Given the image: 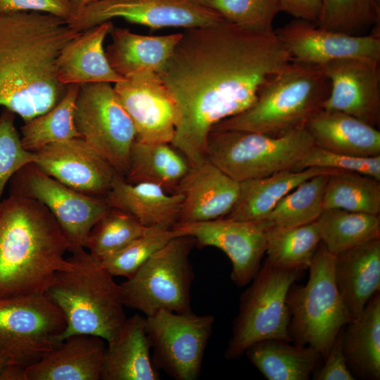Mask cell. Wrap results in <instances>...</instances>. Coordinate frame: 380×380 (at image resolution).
<instances>
[{
  "label": "cell",
  "instance_id": "cell-41",
  "mask_svg": "<svg viewBox=\"0 0 380 380\" xmlns=\"http://www.w3.org/2000/svg\"><path fill=\"white\" fill-rule=\"evenodd\" d=\"M34 161V153L22 145L15 125L14 113L6 108L0 115V201L13 175Z\"/></svg>",
  "mask_w": 380,
  "mask_h": 380
},
{
  "label": "cell",
  "instance_id": "cell-26",
  "mask_svg": "<svg viewBox=\"0 0 380 380\" xmlns=\"http://www.w3.org/2000/svg\"><path fill=\"white\" fill-rule=\"evenodd\" d=\"M106 55L114 71L125 78L143 72L159 73L172 55L182 32L161 36L133 33L113 28Z\"/></svg>",
  "mask_w": 380,
  "mask_h": 380
},
{
  "label": "cell",
  "instance_id": "cell-8",
  "mask_svg": "<svg viewBox=\"0 0 380 380\" xmlns=\"http://www.w3.org/2000/svg\"><path fill=\"white\" fill-rule=\"evenodd\" d=\"M301 272L265 260L240 298L239 310L224 353L226 359L241 357L249 346L260 341L293 342L287 295Z\"/></svg>",
  "mask_w": 380,
  "mask_h": 380
},
{
  "label": "cell",
  "instance_id": "cell-19",
  "mask_svg": "<svg viewBox=\"0 0 380 380\" xmlns=\"http://www.w3.org/2000/svg\"><path fill=\"white\" fill-rule=\"evenodd\" d=\"M379 61L348 58L322 67L329 81L322 109L339 111L376 127L380 122Z\"/></svg>",
  "mask_w": 380,
  "mask_h": 380
},
{
  "label": "cell",
  "instance_id": "cell-35",
  "mask_svg": "<svg viewBox=\"0 0 380 380\" xmlns=\"http://www.w3.org/2000/svg\"><path fill=\"white\" fill-rule=\"evenodd\" d=\"M79 85H69L62 99L51 109L21 127L20 140L25 149L35 151L48 144L80 137L74 123Z\"/></svg>",
  "mask_w": 380,
  "mask_h": 380
},
{
  "label": "cell",
  "instance_id": "cell-25",
  "mask_svg": "<svg viewBox=\"0 0 380 380\" xmlns=\"http://www.w3.org/2000/svg\"><path fill=\"white\" fill-rule=\"evenodd\" d=\"M108 205L127 213L146 227L170 229L179 222L182 196L147 182L128 183L117 174L105 196Z\"/></svg>",
  "mask_w": 380,
  "mask_h": 380
},
{
  "label": "cell",
  "instance_id": "cell-40",
  "mask_svg": "<svg viewBox=\"0 0 380 380\" xmlns=\"http://www.w3.org/2000/svg\"><path fill=\"white\" fill-rule=\"evenodd\" d=\"M224 20L239 27L257 31L273 30V21L281 12L280 0H198Z\"/></svg>",
  "mask_w": 380,
  "mask_h": 380
},
{
  "label": "cell",
  "instance_id": "cell-3",
  "mask_svg": "<svg viewBox=\"0 0 380 380\" xmlns=\"http://www.w3.org/2000/svg\"><path fill=\"white\" fill-rule=\"evenodd\" d=\"M69 251L43 204L15 195L0 201V299L45 294Z\"/></svg>",
  "mask_w": 380,
  "mask_h": 380
},
{
  "label": "cell",
  "instance_id": "cell-9",
  "mask_svg": "<svg viewBox=\"0 0 380 380\" xmlns=\"http://www.w3.org/2000/svg\"><path fill=\"white\" fill-rule=\"evenodd\" d=\"M195 244L192 237L175 236L153 253L120 284L125 307L137 310L145 317L163 310L191 312L194 274L189 255Z\"/></svg>",
  "mask_w": 380,
  "mask_h": 380
},
{
  "label": "cell",
  "instance_id": "cell-2",
  "mask_svg": "<svg viewBox=\"0 0 380 380\" xmlns=\"http://www.w3.org/2000/svg\"><path fill=\"white\" fill-rule=\"evenodd\" d=\"M81 32L49 13L0 14V106L24 122L54 107L68 89L58 79V57Z\"/></svg>",
  "mask_w": 380,
  "mask_h": 380
},
{
  "label": "cell",
  "instance_id": "cell-15",
  "mask_svg": "<svg viewBox=\"0 0 380 380\" xmlns=\"http://www.w3.org/2000/svg\"><path fill=\"white\" fill-rule=\"evenodd\" d=\"M267 223L232 220L177 223L172 229L177 236L192 237L200 247L220 249L229 258L232 281L241 287L251 283L261 267L266 250Z\"/></svg>",
  "mask_w": 380,
  "mask_h": 380
},
{
  "label": "cell",
  "instance_id": "cell-24",
  "mask_svg": "<svg viewBox=\"0 0 380 380\" xmlns=\"http://www.w3.org/2000/svg\"><path fill=\"white\" fill-rule=\"evenodd\" d=\"M334 279L351 321L380 289V238L336 255Z\"/></svg>",
  "mask_w": 380,
  "mask_h": 380
},
{
  "label": "cell",
  "instance_id": "cell-21",
  "mask_svg": "<svg viewBox=\"0 0 380 380\" xmlns=\"http://www.w3.org/2000/svg\"><path fill=\"white\" fill-rule=\"evenodd\" d=\"M106 346L99 336H70L26 367V380H99Z\"/></svg>",
  "mask_w": 380,
  "mask_h": 380
},
{
  "label": "cell",
  "instance_id": "cell-22",
  "mask_svg": "<svg viewBox=\"0 0 380 380\" xmlns=\"http://www.w3.org/2000/svg\"><path fill=\"white\" fill-rule=\"evenodd\" d=\"M106 343L100 379H160L152 360L145 317L135 314L127 318L116 334Z\"/></svg>",
  "mask_w": 380,
  "mask_h": 380
},
{
  "label": "cell",
  "instance_id": "cell-7",
  "mask_svg": "<svg viewBox=\"0 0 380 380\" xmlns=\"http://www.w3.org/2000/svg\"><path fill=\"white\" fill-rule=\"evenodd\" d=\"M336 255L321 242L303 286H291L287 295L290 333L298 344L317 350L324 360L341 329L351 319L334 279Z\"/></svg>",
  "mask_w": 380,
  "mask_h": 380
},
{
  "label": "cell",
  "instance_id": "cell-28",
  "mask_svg": "<svg viewBox=\"0 0 380 380\" xmlns=\"http://www.w3.org/2000/svg\"><path fill=\"white\" fill-rule=\"evenodd\" d=\"M337 170L308 167L285 170L273 175L239 182L238 198L224 217L240 221H262L278 202L303 182L320 174Z\"/></svg>",
  "mask_w": 380,
  "mask_h": 380
},
{
  "label": "cell",
  "instance_id": "cell-47",
  "mask_svg": "<svg viewBox=\"0 0 380 380\" xmlns=\"http://www.w3.org/2000/svg\"><path fill=\"white\" fill-rule=\"evenodd\" d=\"M10 365L7 360L0 353V380H1L4 371Z\"/></svg>",
  "mask_w": 380,
  "mask_h": 380
},
{
  "label": "cell",
  "instance_id": "cell-32",
  "mask_svg": "<svg viewBox=\"0 0 380 380\" xmlns=\"http://www.w3.org/2000/svg\"><path fill=\"white\" fill-rule=\"evenodd\" d=\"M316 222L321 242L334 255L380 238L379 215L329 209Z\"/></svg>",
  "mask_w": 380,
  "mask_h": 380
},
{
  "label": "cell",
  "instance_id": "cell-46",
  "mask_svg": "<svg viewBox=\"0 0 380 380\" xmlns=\"http://www.w3.org/2000/svg\"><path fill=\"white\" fill-rule=\"evenodd\" d=\"M70 1L77 14V13L79 11H80L82 8L96 1L97 0H70Z\"/></svg>",
  "mask_w": 380,
  "mask_h": 380
},
{
  "label": "cell",
  "instance_id": "cell-31",
  "mask_svg": "<svg viewBox=\"0 0 380 380\" xmlns=\"http://www.w3.org/2000/svg\"><path fill=\"white\" fill-rule=\"evenodd\" d=\"M344 328L343 346L348 365L370 379H380V295L374 293L360 315Z\"/></svg>",
  "mask_w": 380,
  "mask_h": 380
},
{
  "label": "cell",
  "instance_id": "cell-18",
  "mask_svg": "<svg viewBox=\"0 0 380 380\" xmlns=\"http://www.w3.org/2000/svg\"><path fill=\"white\" fill-rule=\"evenodd\" d=\"M32 163L40 170L82 194L105 197L118 174L84 139L75 137L35 151Z\"/></svg>",
  "mask_w": 380,
  "mask_h": 380
},
{
  "label": "cell",
  "instance_id": "cell-44",
  "mask_svg": "<svg viewBox=\"0 0 380 380\" xmlns=\"http://www.w3.org/2000/svg\"><path fill=\"white\" fill-rule=\"evenodd\" d=\"M343 327L335 338L331 349L324 359V364L312 372L315 380H354L355 378L349 369L343 346Z\"/></svg>",
  "mask_w": 380,
  "mask_h": 380
},
{
  "label": "cell",
  "instance_id": "cell-38",
  "mask_svg": "<svg viewBox=\"0 0 380 380\" xmlns=\"http://www.w3.org/2000/svg\"><path fill=\"white\" fill-rule=\"evenodd\" d=\"M380 0H322L316 23L325 30L354 34L371 26L377 28Z\"/></svg>",
  "mask_w": 380,
  "mask_h": 380
},
{
  "label": "cell",
  "instance_id": "cell-27",
  "mask_svg": "<svg viewBox=\"0 0 380 380\" xmlns=\"http://www.w3.org/2000/svg\"><path fill=\"white\" fill-rule=\"evenodd\" d=\"M305 128L315 144L324 149L350 156H380V132L346 113L322 109Z\"/></svg>",
  "mask_w": 380,
  "mask_h": 380
},
{
  "label": "cell",
  "instance_id": "cell-33",
  "mask_svg": "<svg viewBox=\"0 0 380 380\" xmlns=\"http://www.w3.org/2000/svg\"><path fill=\"white\" fill-rule=\"evenodd\" d=\"M321 243L316 221L293 227H267V260L286 269H308Z\"/></svg>",
  "mask_w": 380,
  "mask_h": 380
},
{
  "label": "cell",
  "instance_id": "cell-13",
  "mask_svg": "<svg viewBox=\"0 0 380 380\" xmlns=\"http://www.w3.org/2000/svg\"><path fill=\"white\" fill-rule=\"evenodd\" d=\"M145 319L156 367L176 380H196L215 317L163 310Z\"/></svg>",
  "mask_w": 380,
  "mask_h": 380
},
{
  "label": "cell",
  "instance_id": "cell-17",
  "mask_svg": "<svg viewBox=\"0 0 380 380\" xmlns=\"http://www.w3.org/2000/svg\"><path fill=\"white\" fill-rule=\"evenodd\" d=\"M291 61L322 66L348 58L380 61L379 34L355 35L295 19L277 31Z\"/></svg>",
  "mask_w": 380,
  "mask_h": 380
},
{
  "label": "cell",
  "instance_id": "cell-14",
  "mask_svg": "<svg viewBox=\"0 0 380 380\" xmlns=\"http://www.w3.org/2000/svg\"><path fill=\"white\" fill-rule=\"evenodd\" d=\"M116 18L151 29L186 30L224 21L198 0H97L79 11L68 23L83 32Z\"/></svg>",
  "mask_w": 380,
  "mask_h": 380
},
{
  "label": "cell",
  "instance_id": "cell-42",
  "mask_svg": "<svg viewBox=\"0 0 380 380\" xmlns=\"http://www.w3.org/2000/svg\"><path fill=\"white\" fill-rule=\"evenodd\" d=\"M308 167L358 173L380 180V156H355L330 151L315 145L302 158L296 170Z\"/></svg>",
  "mask_w": 380,
  "mask_h": 380
},
{
  "label": "cell",
  "instance_id": "cell-20",
  "mask_svg": "<svg viewBox=\"0 0 380 380\" xmlns=\"http://www.w3.org/2000/svg\"><path fill=\"white\" fill-rule=\"evenodd\" d=\"M239 186V182L208 159L190 166L175 191L182 196L178 222H206L225 217L238 198Z\"/></svg>",
  "mask_w": 380,
  "mask_h": 380
},
{
  "label": "cell",
  "instance_id": "cell-30",
  "mask_svg": "<svg viewBox=\"0 0 380 380\" xmlns=\"http://www.w3.org/2000/svg\"><path fill=\"white\" fill-rule=\"evenodd\" d=\"M189 168L186 158L171 144L135 140L123 177L128 183H151L175 192Z\"/></svg>",
  "mask_w": 380,
  "mask_h": 380
},
{
  "label": "cell",
  "instance_id": "cell-34",
  "mask_svg": "<svg viewBox=\"0 0 380 380\" xmlns=\"http://www.w3.org/2000/svg\"><path fill=\"white\" fill-rule=\"evenodd\" d=\"M323 209H341L379 215L380 180L341 170L330 174L325 186Z\"/></svg>",
  "mask_w": 380,
  "mask_h": 380
},
{
  "label": "cell",
  "instance_id": "cell-16",
  "mask_svg": "<svg viewBox=\"0 0 380 380\" xmlns=\"http://www.w3.org/2000/svg\"><path fill=\"white\" fill-rule=\"evenodd\" d=\"M114 89L134 124L136 141L171 144L179 112L158 73L132 75L115 84Z\"/></svg>",
  "mask_w": 380,
  "mask_h": 380
},
{
  "label": "cell",
  "instance_id": "cell-29",
  "mask_svg": "<svg viewBox=\"0 0 380 380\" xmlns=\"http://www.w3.org/2000/svg\"><path fill=\"white\" fill-rule=\"evenodd\" d=\"M244 354L268 380H308L322 357L310 346L279 339L256 342Z\"/></svg>",
  "mask_w": 380,
  "mask_h": 380
},
{
  "label": "cell",
  "instance_id": "cell-37",
  "mask_svg": "<svg viewBox=\"0 0 380 380\" xmlns=\"http://www.w3.org/2000/svg\"><path fill=\"white\" fill-rule=\"evenodd\" d=\"M149 228L129 214L111 208L90 231L85 248L100 261L127 246Z\"/></svg>",
  "mask_w": 380,
  "mask_h": 380
},
{
  "label": "cell",
  "instance_id": "cell-39",
  "mask_svg": "<svg viewBox=\"0 0 380 380\" xmlns=\"http://www.w3.org/2000/svg\"><path fill=\"white\" fill-rule=\"evenodd\" d=\"M177 236L170 228L150 227L127 246L100 260L113 277L129 278L158 250Z\"/></svg>",
  "mask_w": 380,
  "mask_h": 380
},
{
  "label": "cell",
  "instance_id": "cell-11",
  "mask_svg": "<svg viewBox=\"0 0 380 380\" xmlns=\"http://www.w3.org/2000/svg\"><path fill=\"white\" fill-rule=\"evenodd\" d=\"M74 123L80 137L124 177L136 130L114 87L109 83L80 86Z\"/></svg>",
  "mask_w": 380,
  "mask_h": 380
},
{
  "label": "cell",
  "instance_id": "cell-23",
  "mask_svg": "<svg viewBox=\"0 0 380 380\" xmlns=\"http://www.w3.org/2000/svg\"><path fill=\"white\" fill-rule=\"evenodd\" d=\"M113 28L111 20L103 22L82 32L65 45L58 60L62 84H116L125 80L111 68L103 49L104 39Z\"/></svg>",
  "mask_w": 380,
  "mask_h": 380
},
{
  "label": "cell",
  "instance_id": "cell-12",
  "mask_svg": "<svg viewBox=\"0 0 380 380\" xmlns=\"http://www.w3.org/2000/svg\"><path fill=\"white\" fill-rule=\"evenodd\" d=\"M10 195L34 199L53 215L69 245V252L85 248L95 224L111 208L105 197L75 191L29 163L10 179Z\"/></svg>",
  "mask_w": 380,
  "mask_h": 380
},
{
  "label": "cell",
  "instance_id": "cell-6",
  "mask_svg": "<svg viewBox=\"0 0 380 380\" xmlns=\"http://www.w3.org/2000/svg\"><path fill=\"white\" fill-rule=\"evenodd\" d=\"M315 142L305 127L284 135L241 130H212L207 159L238 182L296 170Z\"/></svg>",
  "mask_w": 380,
  "mask_h": 380
},
{
  "label": "cell",
  "instance_id": "cell-36",
  "mask_svg": "<svg viewBox=\"0 0 380 380\" xmlns=\"http://www.w3.org/2000/svg\"><path fill=\"white\" fill-rule=\"evenodd\" d=\"M329 175H315L288 193L264 220L267 226L293 227L316 221L324 210L323 197Z\"/></svg>",
  "mask_w": 380,
  "mask_h": 380
},
{
  "label": "cell",
  "instance_id": "cell-45",
  "mask_svg": "<svg viewBox=\"0 0 380 380\" xmlns=\"http://www.w3.org/2000/svg\"><path fill=\"white\" fill-rule=\"evenodd\" d=\"M322 6V0H280V10L296 19L317 23Z\"/></svg>",
  "mask_w": 380,
  "mask_h": 380
},
{
  "label": "cell",
  "instance_id": "cell-43",
  "mask_svg": "<svg viewBox=\"0 0 380 380\" xmlns=\"http://www.w3.org/2000/svg\"><path fill=\"white\" fill-rule=\"evenodd\" d=\"M29 11L51 14L67 22L76 14L70 0H0V14Z\"/></svg>",
  "mask_w": 380,
  "mask_h": 380
},
{
  "label": "cell",
  "instance_id": "cell-4",
  "mask_svg": "<svg viewBox=\"0 0 380 380\" xmlns=\"http://www.w3.org/2000/svg\"><path fill=\"white\" fill-rule=\"evenodd\" d=\"M67 260L45 292L65 319L58 342L77 334L110 340L127 319L120 284L86 248L71 252Z\"/></svg>",
  "mask_w": 380,
  "mask_h": 380
},
{
  "label": "cell",
  "instance_id": "cell-10",
  "mask_svg": "<svg viewBox=\"0 0 380 380\" xmlns=\"http://www.w3.org/2000/svg\"><path fill=\"white\" fill-rule=\"evenodd\" d=\"M66 322L45 294L0 299V353L11 365L25 368L60 343Z\"/></svg>",
  "mask_w": 380,
  "mask_h": 380
},
{
  "label": "cell",
  "instance_id": "cell-1",
  "mask_svg": "<svg viewBox=\"0 0 380 380\" xmlns=\"http://www.w3.org/2000/svg\"><path fill=\"white\" fill-rule=\"evenodd\" d=\"M291 61L275 30L226 20L186 29L158 73L179 112L171 144L190 166L205 160L213 127L251 106L262 85Z\"/></svg>",
  "mask_w": 380,
  "mask_h": 380
},
{
  "label": "cell",
  "instance_id": "cell-5",
  "mask_svg": "<svg viewBox=\"0 0 380 380\" xmlns=\"http://www.w3.org/2000/svg\"><path fill=\"white\" fill-rule=\"evenodd\" d=\"M329 89L321 66L291 61L267 80L251 106L218 122L212 130L284 135L305 127L322 109Z\"/></svg>",
  "mask_w": 380,
  "mask_h": 380
}]
</instances>
